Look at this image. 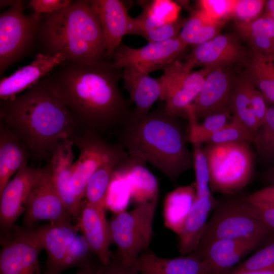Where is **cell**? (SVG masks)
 Here are the masks:
<instances>
[{
	"label": "cell",
	"mask_w": 274,
	"mask_h": 274,
	"mask_svg": "<svg viewBox=\"0 0 274 274\" xmlns=\"http://www.w3.org/2000/svg\"><path fill=\"white\" fill-rule=\"evenodd\" d=\"M241 35L248 42L252 51L261 53L267 57L274 56V40L251 33Z\"/></svg>",
	"instance_id": "bcb514c9"
},
{
	"label": "cell",
	"mask_w": 274,
	"mask_h": 274,
	"mask_svg": "<svg viewBox=\"0 0 274 274\" xmlns=\"http://www.w3.org/2000/svg\"><path fill=\"white\" fill-rule=\"evenodd\" d=\"M96 274H140L132 266H128L122 263L119 257L111 258L107 264L98 266Z\"/></svg>",
	"instance_id": "681fc988"
},
{
	"label": "cell",
	"mask_w": 274,
	"mask_h": 274,
	"mask_svg": "<svg viewBox=\"0 0 274 274\" xmlns=\"http://www.w3.org/2000/svg\"><path fill=\"white\" fill-rule=\"evenodd\" d=\"M98 266L96 264L91 263L87 267L81 268L74 274H96Z\"/></svg>",
	"instance_id": "f907efd6"
},
{
	"label": "cell",
	"mask_w": 274,
	"mask_h": 274,
	"mask_svg": "<svg viewBox=\"0 0 274 274\" xmlns=\"http://www.w3.org/2000/svg\"><path fill=\"white\" fill-rule=\"evenodd\" d=\"M237 0H202L201 10L211 19L225 20L232 17Z\"/></svg>",
	"instance_id": "7bdbcfd3"
},
{
	"label": "cell",
	"mask_w": 274,
	"mask_h": 274,
	"mask_svg": "<svg viewBox=\"0 0 274 274\" xmlns=\"http://www.w3.org/2000/svg\"><path fill=\"white\" fill-rule=\"evenodd\" d=\"M106 208L95 206L85 201L82 203L77 224L92 252L102 264L111 259L110 245L112 244Z\"/></svg>",
	"instance_id": "d6986e66"
},
{
	"label": "cell",
	"mask_w": 274,
	"mask_h": 274,
	"mask_svg": "<svg viewBox=\"0 0 274 274\" xmlns=\"http://www.w3.org/2000/svg\"><path fill=\"white\" fill-rule=\"evenodd\" d=\"M73 216L66 208L55 187L48 165L33 185L25 205L24 226L35 228L40 221L72 223Z\"/></svg>",
	"instance_id": "7c38bea8"
},
{
	"label": "cell",
	"mask_w": 274,
	"mask_h": 274,
	"mask_svg": "<svg viewBox=\"0 0 274 274\" xmlns=\"http://www.w3.org/2000/svg\"><path fill=\"white\" fill-rule=\"evenodd\" d=\"M250 143H209L202 148L208 164L211 191L232 195L249 183L254 166Z\"/></svg>",
	"instance_id": "5b68a950"
},
{
	"label": "cell",
	"mask_w": 274,
	"mask_h": 274,
	"mask_svg": "<svg viewBox=\"0 0 274 274\" xmlns=\"http://www.w3.org/2000/svg\"><path fill=\"white\" fill-rule=\"evenodd\" d=\"M266 239L245 237L218 240L191 254L205 262L210 274H229L242 258Z\"/></svg>",
	"instance_id": "2e32d148"
},
{
	"label": "cell",
	"mask_w": 274,
	"mask_h": 274,
	"mask_svg": "<svg viewBox=\"0 0 274 274\" xmlns=\"http://www.w3.org/2000/svg\"><path fill=\"white\" fill-rule=\"evenodd\" d=\"M242 211L258 220L272 233H274V208H258L248 201L245 197L237 199Z\"/></svg>",
	"instance_id": "ee69618b"
},
{
	"label": "cell",
	"mask_w": 274,
	"mask_h": 274,
	"mask_svg": "<svg viewBox=\"0 0 274 274\" xmlns=\"http://www.w3.org/2000/svg\"><path fill=\"white\" fill-rule=\"evenodd\" d=\"M0 274H42L39 256L44 249L38 227L16 225L1 235Z\"/></svg>",
	"instance_id": "9c48e42d"
},
{
	"label": "cell",
	"mask_w": 274,
	"mask_h": 274,
	"mask_svg": "<svg viewBox=\"0 0 274 274\" xmlns=\"http://www.w3.org/2000/svg\"><path fill=\"white\" fill-rule=\"evenodd\" d=\"M253 135L234 116L231 121L220 130L210 135L204 143L220 144L237 141L251 143Z\"/></svg>",
	"instance_id": "f35d334b"
},
{
	"label": "cell",
	"mask_w": 274,
	"mask_h": 274,
	"mask_svg": "<svg viewBox=\"0 0 274 274\" xmlns=\"http://www.w3.org/2000/svg\"><path fill=\"white\" fill-rule=\"evenodd\" d=\"M200 144H192L193 167L197 197H213L210 188L208 164L203 148Z\"/></svg>",
	"instance_id": "74e56055"
},
{
	"label": "cell",
	"mask_w": 274,
	"mask_h": 274,
	"mask_svg": "<svg viewBox=\"0 0 274 274\" xmlns=\"http://www.w3.org/2000/svg\"><path fill=\"white\" fill-rule=\"evenodd\" d=\"M132 266L140 274H210L204 262L193 254L164 258L147 251L140 255Z\"/></svg>",
	"instance_id": "603a6c76"
},
{
	"label": "cell",
	"mask_w": 274,
	"mask_h": 274,
	"mask_svg": "<svg viewBox=\"0 0 274 274\" xmlns=\"http://www.w3.org/2000/svg\"><path fill=\"white\" fill-rule=\"evenodd\" d=\"M145 164L128 155L117 166L125 175L130 187L131 198L138 205L157 200L158 196V181L146 167Z\"/></svg>",
	"instance_id": "4316f807"
},
{
	"label": "cell",
	"mask_w": 274,
	"mask_h": 274,
	"mask_svg": "<svg viewBox=\"0 0 274 274\" xmlns=\"http://www.w3.org/2000/svg\"><path fill=\"white\" fill-rule=\"evenodd\" d=\"M93 253L86 240L83 235H77L70 244L65 258V269L73 267L81 268L90 265V255Z\"/></svg>",
	"instance_id": "ab89813d"
},
{
	"label": "cell",
	"mask_w": 274,
	"mask_h": 274,
	"mask_svg": "<svg viewBox=\"0 0 274 274\" xmlns=\"http://www.w3.org/2000/svg\"><path fill=\"white\" fill-rule=\"evenodd\" d=\"M38 229L47 253L44 274H61L65 270L68 247L78 235L79 227L70 222H50Z\"/></svg>",
	"instance_id": "ffe728a7"
},
{
	"label": "cell",
	"mask_w": 274,
	"mask_h": 274,
	"mask_svg": "<svg viewBox=\"0 0 274 274\" xmlns=\"http://www.w3.org/2000/svg\"><path fill=\"white\" fill-rule=\"evenodd\" d=\"M70 140L79 149L80 154L73 164L68 189L74 199L81 206L86 186L94 173L105 163L128 155L119 144H110L101 134L89 129L84 128Z\"/></svg>",
	"instance_id": "ba28073f"
},
{
	"label": "cell",
	"mask_w": 274,
	"mask_h": 274,
	"mask_svg": "<svg viewBox=\"0 0 274 274\" xmlns=\"http://www.w3.org/2000/svg\"><path fill=\"white\" fill-rule=\"evenodd\" d=\"M30 152L19 137L0 122V193L11 177L27 166Z\"/></svg>",
	"instance_id": "d4e9b609"
},
{
	"label": "cell",
	"mask_w": 274,
	"mask_h": 274,
	"mask_svg": "<svg viewBox=\"0 0 274 274\" xmlns=\"http://www.w3.org/2000/svg\"><path fill=\"white\" fill-rule=\"evenodd\" d=\"M225 24V21L213 20L200 9L184 22L178 37L187 46L198 45L218 35Z\"/></svg>",
	"instance_id": "f1b7e54d"
},
{
	"label": "cell",
	"mask_w": 274,
	"mask_h": 274,
	"mask_svg": "<svg viewBox=\"0 0 274 274\" xmlns=\"http://www.w3.org/2000/svg\"><path fill=\"white\" fill-rule=\"evenodd\" d=\"M250 96L258 128L265 121L268 107L262 93L254 86L251 81L250 85Z\"/></svg>",
	"instance_id": "f6af8a7d"
},
{
	"label": "cell",
	"mask_w": 274,
	"mask_h": 274,
	"mask_svg": "<svg viewBox=\"0 0 274 274\" xmlns=\"http://www.w3.org/2000/svg\"><path fill=\"white\" fill-rule=\"evenodd\" d=\"M263 14L268 16L274 20V0L266 1Z\"/></svg>",
	"instance_id": "816d5d0a"
},
{
	"label": "cell",
	"mask_w": 274,
	"mask_h": 274,
	"mask_svg": "<svg viewBox=\"0 0 274 274\" xmlns=\"http://www.w3.org/2000/svg\"><path fill=\"white\" fill-rule=\"evenodd\" d=\"M212 69L203 68L195 72L186 69L182 62L176 59L163 70L160 77L166 111L177 117L183 114L200 92L205 80Z\"/></svg>",
	"instance_id": "8fae6325"
},
{
	"label": "cell",
	"mask_w": 274,
	"mask_h": 274,
	"mask_svg": "<svg viewBox=\"0 0 274 274\" xmlns=\"http://www.w3.org/2000/svg\"><path fill=\"white\" fill-rule=\"evenodd\" d=\"M130 198V187L126 176L117 167L108 190L106 207L110 206L115 213L125 211Z\"/></svg>",
	"instance_id": "e575fe53"
},
{
	"label": "cell",
	"mask_w": 274,
	"mask_h": 274,
	"mask_svg": "<svg viewBox=\"0 0 274 274\" xmlns=\"http://www.w3.org/2000/svg\"><path fill=\"white\" fill-rule=\"evenodd\" d=\"M218 203L214 198L197 197L179 236L178 249L182 256L189 255L198 247L211 211Z\"/></svg>",
	"instance_id": "484cf974"
},
{
	"label": "cell",
	"mask_w": 274,
	"mask_h": 274,
	"mask_svg": "<svg viewBox=\"0 0 274 274\" xmlns=\"http://www.w3.org/2000/svg\"><path fill=\"white\" fill-rule=\"evenodd\" d=\"M187 46L178 37L149 42L139 48L121 44L113 53L111 60L118 68L132 66L149 75L156 70H163L177 59Z\"/></svg>",
	"instance_id": "4fadbf2b"
},
{
	"label": "cell",
	"mask_w": 274,
	"mask_h": 274,
	"mask_svg": "<svg viewBox=\"0 0 274 274\" xmlns=\"http://www.w3.org/2000/svg\"><path fill=\"white\" fill-rule=\"evenodd\" d=\"M245 64L246 74L262 93L266 105L274 106V67L270 58L252 51Z\"/></svg>",
	"instance_id": "f546056e"
},
{
	"label": "cell",
	"mask_w": 274,
	"mask_h": 274,
	"mask_svg": "<svg viewBox=\"0 0 274 274\" xmlns=\"http://www.w3.org/2000/svg\"><path fill=\"white\" fill-rule=\"evenodd\" d=\"M126 157L107 162L94 173L85 190L84 197L86 202L106 208L107 194L114 172L119 163Z\"/></svg>",
	"instance_id": "d6a6232c"
},
{
	"label": "cell",
	"mask_w": 274,
	"mask_h": 274,
	"mask_svg": "<svg viewBox=\"0 0 274 274\" xmlns=\"http://www.w3.org/2000/svg\"><path fill=\"white\" fill-rule=\"evenodd\" d=\"M240 35L251 33L274 40V20L263 14L259 18L246 23L236 22Z\"/></svg>",
	"instance_id": "b9f144b4"
},
{
	"label": "cell",
	"mask_w": 274,
	"mask_h": 274,
	"mask_svg": "<svg viewBox=\"0 0 274 274\" xmlns=\"http://www.w3.org/2000/svg\"><path fill=\"white\" fill-rule=\"evenodd\" d=\"M264 178L267 183L274 184V166L265 172Z\"/></svg>",
	"instance_id": "f5cc1de1"
},
{
	"label": "cell",
	"mask_w": 274,
	"mask_h": 274,
	"mask_svg": "<svg viewBox=\"0 0 274 274\" xmlns=\"http://www.w3.org/2000/svg\"><path fill=\"white\" fill-rule=\"evenodd\" d=\"M122 69L107 58L87 63L65 60L44 78L84 128L101 134L119 128L132 113L118 87Z\"/></svg>",
	"instance_id": "6da1fadb"
},
{
	"label": "cell",
	"mask_w": 274,
	"mask_h": 274,
	"mask_svg": "<svg viewBox=\"0 0 274 274\" xmlns=\"http://www.w3.org/2000/svg\"><path fill=\"white\" fill-rule=\"evenodd\" d=\"M124 88L135 105L132 117L141 118L150 112L152 106L161 98L162 87L160 78L155 79L132 66L124 67L122 73Z\"/></svg>",
	"instance_id": "7402d4cb"
},
{
	"label": "cell",
	"mask_w": 274,
	"mask_h": 274,
	"mask_svg": "<svg viewBox=\"0 0 274 274\" xmlns=\"http://www.w3.org/2000/svg\"><path fill=\"white\" fill-rule=\"evenodd\" d=\"M24 3L17 0L0 15L1 76L37 45L42 14H25Z\"/></svg>",
	"instance_id": "52a82bcc"
},
{
	"label": "cell",
	"mask_w": 274,
	"mask_h": 274,
	"mask_svg": "<svg viewBox=\"0 0 274 274\" xmlns=\"http://www.w3.org/2000/svg\"><path fill=\"white\" fill-rule=\"evenodd\" d=\"M157 200L138 205L134 209L116 213L109 220L111 243L118 247L123 264L132 266L149 247Z\"/></svg>",
	"instance_id": "8992f818"
},
{
	"label": "cell",
	"mask_w": 274,
	"mask_h": 274,
	"mask_svg": "<svg viewBox=\"0 0 274 274\" xmlns=\"http://www.w3.org/2000/svg\"><path fill=\"white\" fill-rule=\"evenodd\" d=\"M186 116L189 120L187 132L188 142L192 144L204 143L206 139L212 134L220 130L228 122L232 112L230 110L211 115L199 123L196 119L192 105L187 107Z\"/></svg>",
	"instance_id": "1f68e13d"
},
{
	"label": "cell",
	"mask_w": 274,
	"mask_h": 274,
	"mask_svg": "<svg viewBox=\"0 0 274 274\" xmlns=\"http://www.w3.org/2000/svg\"><path fill=\"white\" fill-rule=\"evenodd\" d=\"M250 56L236 36L219 34L212 39L196 45L182 63L189 71H192L198 66L213 69L226 67L237 62L245 64Z\"/></svg>",
	"instance_id": "5bb4252c"
},
{
	"label": "cell",
	"mask_w": 274,
	"mask_h": 274,
	"mask_svg": "<svg viewBox=\"0 0 274 274\" xmlns=\"http://www.w3.org/2000/svg\"><path fill=\"white\" fill-rule=\"evenodd\" d=\"M245 198L258 208H274V184H270L254 192Z\"/></svg>",
	"instance_id": "7dc6e473"
},
{
	"label": "cell",
	"mask_w": 274,
	"mask_h": 274,
	"mask_svg": "<svg viewBox=\"0 0 274 274\" xmlns=\"http://www.w3.org/2000/svg\"><path fill=\"white\" fill-rule=\"evenodd\" d=\"M135 18L139 35L145 38L149 42L162 41L178 37L185 22L178 19L173 23H159L154 21L144 11Z\"/></svg>",
	"instance_id": "836d02e7"
},
{
	"label": "cell",
	"mask_w": 274,
	"mask_h": 274,
	"mask_svg": "<svg viewBox=\"0 0 274 274\" xmlns=\"http://www.w3.org/2000/svg\"><path fill=\"white\" fill-rule=\"evenodd\" d=\"M274 266V233L266 239L265 246L247 260L234 267L229 274L261 270Z\"/></svg>",
	"instance_id": "8d00e7d4"
},
{
	"label": "cell",
	"mask_w": 274,
	"mask_h": 274,
	"mask_svg": "<svg viewBox=\"0 0 274 274\" xmlns=\"http://www.w3.org/2000/svg\"><path fill=\"white\" fill-rule=\"evenodd\" d=\"M66 59L61 54L48 56L38 54L29 65L23 66L0 82L1 100L13 99L28 89Z\"/></svg>",
	"instance_id": "44dd1931"
},
{
	"label": "cell",
	"mask_w": 274,
	"mask_h": 274,
	"mask_svg": "<svg viewBox=\"0 0 274 274\" xmlns=\"http://www.w3.org/2000/svg\"><path fill=\"white\" fill-rule=\"evenodd\" d=\"M37 45L39 53L60 54L70 62L108 59L102 29L90 1H74L65 8L42 14Z\"/></svg>",
	"instance_id": "277c9868"
},
{
	"label": "cell",
	"mask_w": 274,
	"mask_h": 274,
	"mask_svg": "<svg viewBox=\"0 0 274 274\" xmlns=\"http://www.w3.org/2000/svg\"><path fill=\"white\" fill-rule=\"evenodd\" d=\"M16 1H12V0H1L0 1V6L2 8H4L6 7H11L16 2Z\"/></svg>",
	"instance_id": "db71d44e"
},
{
	"label": "cell",
	"mask_w": 274,
	"mask_h": 274,
	"mask_svg": "<svg viewBox=\"0 0 274 274\" xmlns=\"http://www.w3.org/2000/svg\"><path fill=\"white\" fill-rule=\"evenodd\" d=\"M73 145L70 140L61 141L54 148L48 165L63 203L73 217L77 219L81 206L74 199L68 189L74 163Z\"/></svg>",
	"instance_id": "cb8c5ba5"
},
{
	"label": "cell",
	"mask_w": 274,
	"mask_h": 274,
	"mask_svg": "<svg viewBox=\"0 0 274 274\" xmlns=\"http://www.w3.org/2000/svg\"><path fill=\"white\" fill-rule=\"evenodd\" d=\"M120 143L130 156L149 163L173 182L193 167L183 125L165 107L141 118L131 116L119 128Z\"/></svg>",
	"instance_id": "3957f363"
},
{
	"label": "cell",
	"mask_w": 274,
	"mask_h": 274,
	"mask_svg": "<svg viewBox=\"0 0 274 274\" xmlns=\"http://www.w3.org/2000/svg\"><path fill=\"white\" fill-rule=\"evenodd\" d=\"M196 197L195 182L180 186L167 193L163 207L165 226L179 235Z\"/></svg>",
	"instance_id": "83f0119b"
},
{
	"label": "cell",
	"mask_w": 274,
	"mask_h": 274,
	"mask_svg": "<svg viewBox=\"0 0 274 274\" xmlns=\"http://www.w3.org/2000/svg\"><path fill=\"white\" fill-rule=\"evenodd\" d=\"M41 173V169L28 165L21 168L0 193L1 235L10 231L24 212L29 192Z\"/></svg>",
	"instance_id": "9a60e30c"
},
{
	"label": "cell",
	"mask_w": 274,
	"mask_h": 274,
	"mask_svg": "<svg viewBox=\"0 0 274 274\" xmlns=\"http://www.w3.org/2000/svg\"><path fill=\"white\" fill-rule=\"evenodd\" d=\"M272 233L257 219L241 210L236 199L219 205L207 223L197 249L221 239L241 238L267 239Z\"/></svg>",
	"instance_id": "30bf717a"
},
{
	"label": "cell",
	"mask_w": 274,
	"mask_h": 274,
	"mask_svg": "<svg viewBox=\"0 0 274 274\" xmlns=\"http://www.w3.org/2000/svg\"><path fill=\"white\" fill-rule=\"evenodd\" d=\"M266 1L237 0L232 17L235 23H246L253 21L263 15Z\"/></svg>",
	"instance_id": "60d3db41"
},
{
	"label": "cell",
	"mask_w": 274,
	"mask_h": 274,
	"mask_svg": "<svg viewBox=\"0 0 274 274\" xmlns=\"http://www.w3.org/2000/svg\"><path fill=\"white\" fill-rule=\"evenodd\" d=\"M0 122L38 159L51 157L56 146L84 127L44 78L13 99L1 100Z\"/></svg>",
	"instance_id": "7a4b0ae2"
},
{
	"label": "cell",
	"mask_w": 274,
	"mask_h": 274,
	"mask_svg": "<svg viewBox=\"0 0 274 274\" xmlns=\"http://www.w3.org/2000/svg\"><path fill=\"white\" fill-rule=\"evenodd\" d=\"M233 81L226 67L211 70L200 92L191 104L197 120L218 112L231 110Z\"/></svg>",
	"instance_id": "ac0fdd59"
},
{
	"label": "cell",
	"mask_w": 274,
	"mask_h": 274,
	"mask_svg": "<svg viewBox=\"0 0 274 274\" xmlns=\"http://www.w3.org/2000/svg\"><path fill=\"white\" fill-rule=\"evenodd\" d=\"M251 80L246 73L233 81L230 107L235 117L253 135L257 129L250 96Z\"/></svg>",
	"instance_id": "4dcf8cb0"
},
{
	"label": "cell",
	"mask_w": 274,
	"mask_h": 274,
	"mask_svg": "<svg viewBox=\"0 0 274 274\" xmlns=\"http://www.w3.org/2000/svg\"><path fill=\"white\" fill-rule=\"evenodd\" d=\"M73 1L71 0H31L29 6L34 12L45 14L56 12L69 6Z\"/></svg>",
	"instance_id": "c3c4849f"
},
{
	"label": "cell",
	"mask_w": 274,
	"mask_h": 274,
	"mask_svg": "<svg viewBox=\"0 0 274 274\" xmlns=\"http://www.w3.org/2000/svg\"><path fill=\"white\" fill-rule=\"evenodd\" d=\"M251 143L258 155L267 159H274V106L268 107L265 121L255 131Z\"/></svg>",
	"instance_id": "d590c367"
},
{
	"label": "cell",
	"mask_w": 274,
	"mask_h": 274,
	"mask_svg": "<svg viewBox=\"0 0 274 274\" xmlns=\"http://www.w3.org/2000/svg\"><path fill=\"white\" fill-rule=\"evenodd\" d=\"M98 17L104 36L106 54L111 60L115 50L127 34L139 35L135 18L130 17L127 9L119 0H90Z\"/></svg>",
	"instance_id": "e0dca14e"
}]
</instances>
